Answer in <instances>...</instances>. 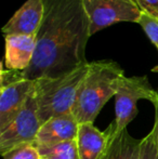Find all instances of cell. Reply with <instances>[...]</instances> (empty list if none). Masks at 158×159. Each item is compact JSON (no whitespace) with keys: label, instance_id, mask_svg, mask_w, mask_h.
Masks as SVG:
<instances>
[{"label":"cell","instance_id":"cell-1","mask_svg":"<svg viewBox=\"0 0 158 159\" xmlns=\"http://www.w3.org/2000/svg\"><path fill=\"white\" fill-rule=\"evenodd\" d=\"M44 12L36 35L32 63L20 71L24 79L57 78L88 64L90 22L82 0H42Z\"/></svg>","mask_w":158,"mask_h":159},{"label":"cell","instance_id":"cell-2","mask_svg":"<svg viewBox=\"0 0 158 159\" xmlns=\"http://www.w3.org/2000/svg\"><path fill=\"white\" fill-rule=\"evenodd\" d=\"M124 76V69L116 62H91L72 111L78 124L94 122L104 105L116 94Z\"/></svg>","mask_w":158,"mask_h":159},{"label":"cell","instance_id":"cell-3","mask_svg":"<svg viewBox=\"0 0 158 159\" xmlns=\"http://www.w3.org/2000/svg\"><path fill=\"white\" fill-rule=\"evenodd\" d=\"M89 67L90 63L61 77L35 80L38 116L41 125L53 117L72 113Z\"/></svg>","mask_w":158,"mask_h":159},{"label":"cell","instance_id":"cell-4","mask_svg":"<svg viewBox=\"0 0 158 159\" xmlns=\"http://www.w3.org/2000/svg\"><path fill=\"white\" fill-rule=\"evenodd\" d=\"M40 126L37 93L34 84L22 111L6 130L0 132V154L2 157L21 147L34 144Z\"/></svg>","mask_w":158,"mask_h":159},{"label":"cell","instance_id":"cell-5","mask_svg":"<svg viewBox=\"0 0 158 159\" xmlns=\"http://www.w3.org/2000/svg\"><path fill=\"white\" fill-rule=\"evenodd\" d=\"M156 90L153 89L147 76H133L120 79L115 94V132L127 129V126L137 117L139 100L154 102Z\"/></svg>","mask_w":158,"mask_h":159},{"label":"cell","instance_id":"cell-6","mask_svg":"<svg viewBox=\"0 0 158 159\" xmlns=\"http://www.w3.org/2000/svg\"><path fill=\"white\" fill-rule=\"evenodd\" d=\"M90 22V35L118 22L138 23L142 11L133 0H82Z\"/></svg>","mask_w":158,"mask_h":159},{"label":"cell","instance_id":"cell-7","mask_svg":"<svg viewBox=\"0 0 158 159\" xmlns=\"http://www.w3.org/2000/svg\"><path fill=\"white\" fill-rule=\"evenodd\" d=\"M0 94V132L6 130L25 105L34 88L35 80L24 79L19 70L1 66Z\"/></svg>","mask_w":158,"mask_h":159},{"label":"cell","instance_id":"cell-8","mask_svg":"<svg viewBox=\"0 0 158 159\" xmlns=\"http://www.w3.org/2000/svg\"><path fill=\"white\" fill-rule=\"evenodd\" d=\"M78 121L73 113L53 117L40 126L34 145L49 147L77 139Z\"/></svg>","mask_w":158,"mask_h":159},{"label":"cell","instance_id":"cell-9","mask_svg":"<svg viewBox=\"0 0 158 159\" xmlns=\"http://www.w3.org/2000/svg\"><path fill=\"white\" fill-rule=\"evenodd\" d=\"M43 12L42 0H27L2 27L4 37L10 35L36 36L43 17Z\"/></svg>","mask_w":158,"mask_h":159},{"label":"cell","instance_id":"cell-10","mask_svg":"<svg viewBox=\"0 0 158 159\" xmlns=\"http://www.w3.org/2000/svg\"><path fill=\"white\" fill-rule=\"evenodd\" d=\"M4 38L7 69L23 71L28 68L36 49V36L10 35Z\"/></svg>","mask_w":158,"mask_h":159},{"label":"cell","instance_id":"cell-11","mask_svg":"<svg viewBox=\"0 0 158 159\" xmlns=\"http://www.w3.org/2000/svg\"><path fill=\"white\" fill-rule=\"evenodd\" d=\"M110 130L100 131L92 122L78 125L77 146L79 159H99L107 146Z\"/></svg>","mask_w":158,"mask_h":159},{"label":"cell","instance_id":"cell-12","mask_svg":"<svg viewBox=\"0 0 158 159\" xmlns=\"http://www.w3.org/2000/svg\"><path fill=\"white\" fill-rule=\"evenodd\" d=\"M110 140L99 159H140L141 140L134 139L127 129L116 133L114 121L107 127Z\"/></svg>","mask_w":158,"mask_h":159},{"label":"cell","instance_id":"cell-13","mask_svg":"<svg viewBox=\"0 0 158 159\" xmlns=\"http://www.w3.org/2000/svg\"><path fill=\"white\" fill-rule=\"evenodd\" d=\"M42 159H79L77 140L66 141L49 147H37Z\"/></svg>","mask_w":158,"mask_h":159},{"label":"cell","instance_id":"cell-14","mask_svg":"<svg viewBox=\"0 0 158 159\" xmlns=\"http://www.w3.org/2000/svg\"><path fill=\"white\" fill-rule=\"evenodd\" d=\"M138 24L143 28L146 36L158 50V20L145 12L141 13Z\"/></svg>","mask_w":158,"mask_h":159},{"label":"cell","instance_id":"cell-15","mask_svg":"<svg viewBox=\"0 0 158 159\" xmlns=\"http://www.w3.org/2000/svg\"><path fill=\"white\" fill-rule=\"evenodd\" d=\"M140 159H158V148L153 130L141 139Z\"/></svg>","mask_w":158,"mask_h":159},{"label":"cell","instance_id":"cell-16","mask_svg":"<svg viewBox=\"0 0 158 159\" xmlns=\"http://www.w3.org/2000/svg\"><path fill=\"white\" fill-rule=\"evenodd\" d=\"M4 159H41L38 149L34 144L26 145L3 157Z\"/></svg>","mask_w":158,"mask_h":159},{"label":"cell","instance_id":"cell-17","mask_svg":"<svg viewBox=\"0 0 158 159\" xmlns=\"http://www.w3.org/2000/svg\"><path fill=\"white\" fill-rule=\"evenodd\" d=\"M142 12L152 15L158 20V0H133Z\"/></svg>","mask_w":158,"mask_h":159},{"label":"cell","instance_id":"cell-18","mask_svg":"<svg viewBox=\"0 0 158 159\" xmlns=\"http://www.w3.org/2000/svg\"><path fill=\"white\" fill-rule=\"evenodd\" d=\"M153 105H154L155 115H154V125H153L152 130L155 134V140H156V144H157V148H158V89L156 90V96H155Z\"/></svg>","mask_w":158,"mask_h":159},{"label":"cell","instance_id":"cell-19","mask_svg":"<svg viewBox=\"0 0 158 159\" xmlns=\"http://www.w3.org/2000/svg\"><path fill=\"white\" fill-rule=\"evenodd\" d=\"M152 71H153V73H158V65H157V66H155L154 68L152 69Z\"/></svg>","mask_w":158,"mask_h":159},{"label":"cell","instance_id":"cell-20","mask_svg":"<svg viewBox=\"0 0 158 159\" xmlns=\"http://www.w3.org/2000/svg\"><path fill=\"white\" fill-rule=\"evenodd\" d=\"M41 159H42V158H41Z\"/></svg>","mask_w":158,"mask_h":159}]
</instances>
